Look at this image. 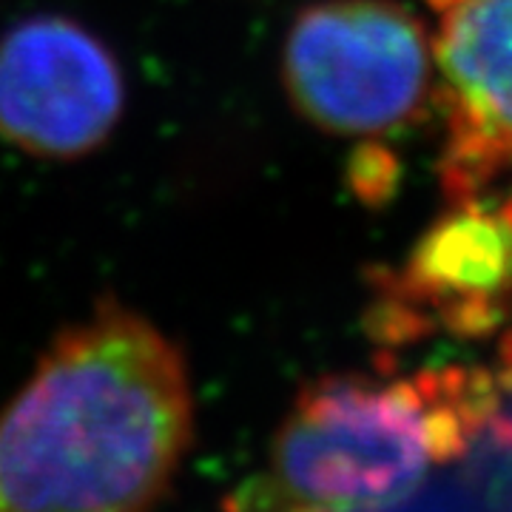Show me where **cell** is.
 Masks as SVG:
<instances>
[{"mask_svg": "<svg viewBox=\"0 0 512 512\" xmlns=\"http://www.w3.org/2000/svg\"><path fill=\"white\" fill-rule=\"evenodd\" d=\"M194 436L183 350L100 302L0 410V512H151Z\"/></svg>", "mask_w": 512, "mask_h": 512, "instance_id": "obj_1", "label": "cell"}, {"mask_svg": "<svg viewBox=\"0 0 512 512\" xmlns=\"http://www.w3.org/2000/svg\"><path fill=\"white\" fill-rule=\"evenodd\" d=\"M473 441L464 362L416 376L336 373L305 384L279 424L265 498L325 512H382L407 501Z\"/></svg>", "mask_w": 512, "mask_h": 512, "instance_id": "obj_2", "label": "cell"}, {"mask_svg": "<svg viewBox=\"0 0 512 512\" xmlns=\"http://www.w3.org/2000/svg\"><path fill=\"white\" fill-rule=\"evenodd\" d=\"M282 86L293 111L325 134H393L433 106V35L396 0L313 3L282 43Z\"/></svg>", "mask_w": 512, "mask_h": 512, "instance_id": "obj_3", "label": "cell"}, {"mask_svg": "<svg viewBox=\"0 0 512 512\" xmlns=\"http://www.w3.org/2000/svg\"><path fill=\"white\" fill-rule=\"evenodd\" d=\"M370 293L365 328L384 348L498 333L512 319V191L450 202Z\"/></svg>", "mask_w": 512, "mask_h": 512, "instance_id": "obj_4", "label": "cell"}, {"mask_svg": "<svg viewBox=\"0 0 512 512\" xmlns=\"http://www.w3.org/2000/svg\"><path fill=\"white\" fill-rule=\"evenodd\" d=\"M126 111V77L109 46L63 15L18 20L0 35V137L37 160H80Z\"/></svg>", "mask_w": 512, "mask_h": 512, "instance_id": "obj_5", "label": "cell"}, {"mask_svg": "<svg viewBox=\"0 0 512 512\" xmlns=\"http://www.w3.org/2000/svg\"><path fill=\"white\" fill-rule=\"evenodd\" d=\"M444 197L464 200L512 174V0H458L433 35Z\"/></svg>", "mask_w": 512, "mask_h": 512, "instance_id": "obj_6", "label": "cell"}, {"mask_svg": "<svg viewBox=\"0 0 512 512\" xmlns=\"http://www.w3.org/2000/svg\"><path fill=\"white\" fill-rule=\"evenodd\" d=\"M399 183V165L384 146H362L350 165V185L365 202H384Z\"/></svg>", "mask_w": 512, "mask_h": 512, "instance_id": "obj_7", "label": "cell"}, {"mask_svg": "<svg viewBox=\"0 0 512 512\" xmlns=\"http://www.w3.org/2000/svg\"><path fill=\"white\" fill-rule=\"evenodd\" d=\"M453 3H458V0H427V6L439 15V12H444L447 6H453Z\"/></svg>", "mask_w": 512, "mask_h": 512, "instance_id": "obj_8", "label": "cell"}]
</instances>
